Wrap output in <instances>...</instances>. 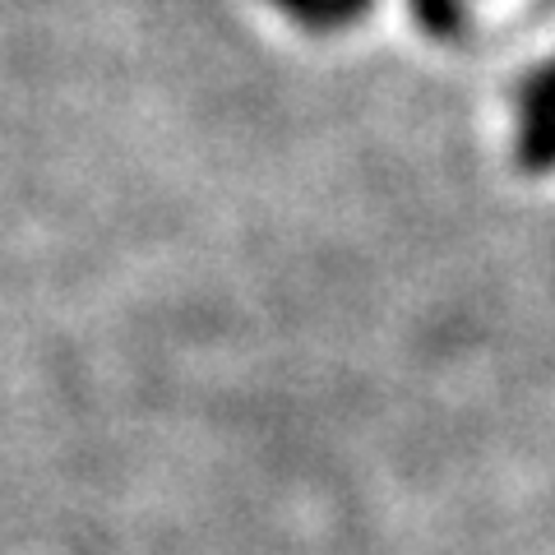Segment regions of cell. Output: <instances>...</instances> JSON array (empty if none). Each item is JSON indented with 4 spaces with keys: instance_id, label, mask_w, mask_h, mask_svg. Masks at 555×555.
<instances>
[{
    "instance_id": "5b68a950",
    "label": "cell",
    "mask_w": 555,
    "mask_h": 555,
    "mask_svg": "<svg viewBox=\"0 0 555 555\" xmlns=\"http://www.w3.org/2000/svg\"><path fill=\"white\" fill-rule=\"evenodd\" d=\"M371 10H375V0H328V24H334V33L352 28V24L366 20Z\"/></svg>"
},
{
    "instance_id": "7a4b0ae2",
    "label": "cell",
    "mask_w": 555,
    "mask_h": 555,
    "mask_svg": "<svg viewBox=\"0 0 555 555\" xmlns=\"http://www.w3.org/2000/svg\"><path fill=\"white\" fill-rule=\"evenodd\" d=\"M514 167L528 171V177H546V171H555V116L524 120L518 144H514Z\"/></svg>"
},
{
    "instance_id": "6da1fadb",
    "label": "cell",
    "mask_w": 555,
    "mask_h": 555,
    "mask_svg": "<svg viewBox=\"0 0 555 555\" xmlns=\"http://www.w3.org/2000/svg\"><path fill=\"white\" fill-rule=\"evenodd\" d=\"M408 10L430 42H463L467 24H473L467 0H408Z\"/></svg>"
},
{
    "instance_id": "3957f363",
    "label": "cell",
    "mask_w": 555,
    "mask_h": 555,
    "mask_svg": "<svg viewBox=\"0 0 555 555\" xmlns=\"http://www.w3.org/2000/svg\"><path fill=\"white\" fill-rule=\"evenodd\" d=\"M514 107L524 112V120L532 116H555V61L537 65L532 75L514 89Z\"/></svg>"
},
{
    "instance_id": "277c9868",
    "label": "cell",
    "mask_w": 555,
    "mask_h": 555,
    "mask_svg": "<svg viewBox=\"0 0 555 555\" xmlns=\"http://www.w3.org/2000/svg\"><path fill=\"white\" fill-rule=\"evenodd\" d=\"M273 10H283L292 24H301L310 33H334V24H328V0H273Z\"/></svg>"
}]
</instances>
